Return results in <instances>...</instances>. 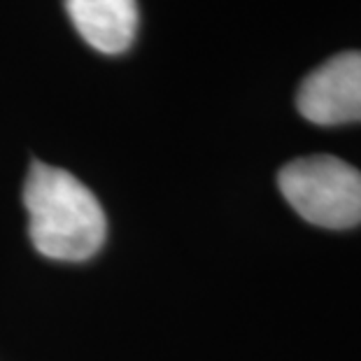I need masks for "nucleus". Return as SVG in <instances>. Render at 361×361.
Instances as JSON below:
<instances>
[{
    "instance_id": "1",
    "label": "nucleus",
    "mask_w": 361,
    "mask_h": 361,
    "mask_svg": "<svg viewBox=\"0 0 361 361\" xmlns=\"http://www.w3.org/2000/svg\"><path fill=\"white\" fill-rule=\"evenodd\" d=\"M35 250L56 261H84L105 240L107 221L94 191L63 168L33 164L24 184Z\"/></svg>"
},
{
    "instance_id": "2",
    "label": "nucleus",
    "mask_w": 361,
    "mask_h": 361,
    "mask_svg": "<svg viewBox=\"0 0 361 361\" xmlns=\"http://www.w3.org/2000/svg\"><path fill=\"white\" fill-rule=\"evenodd\" d=\"M287 203L305 221L322 228L361 224V173L331 154H310L289 161L278 173Z\"/></svg>"
},
{
    "instance_id": "3",
    "label": "nucleus",
    "mask_w": 361,
    "mask_h": 361,
    "mask_svg": "<svg viewBox=\"0 0 361 361\" xmlns=\"http://www.w3.org/2000/svg\"><path fill=\"white\" fill-rule=\"evenodd\" d=\"M296 107L317 126L361 121V51H341L314 68L298 87Z\"/></svg>"
},
{
    "instance_id": "4",
    "label": "nucleus",
    "mask_w": 361,
    "mask_h": 361,
    "mask_svg": "<svg viewBox=\"0 0 361 361\" xmlns=\"http://www.w3.org/2000/svg\"><path fill=\"white\" fill-rule=\"evenodd\" d=\"M66 10L84 42L101 54H121L133 44L135 0H66Z\"/></svg>"
}]
</instances>
